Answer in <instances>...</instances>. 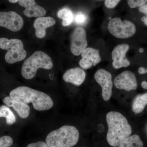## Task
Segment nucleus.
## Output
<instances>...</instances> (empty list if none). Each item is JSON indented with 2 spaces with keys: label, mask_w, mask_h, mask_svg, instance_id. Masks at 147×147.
<instances>
[{
  "label": "nucleus",
  "mask_w": 147,
  "mask_h": 147,
  "mask_svg": "<svg viewBox=\"0 0 147 147\" xmlns=\"http://www.w3.org/2000/svg\"><path fill=\"white\" fill-rule=\"evenodd\" d=\"M138 72L141 74H145L147 73V69H146L143 67H139L138 69Z\"/></svg>",
  "instance_id": "nucleus-27"
},
{
  "label": "nucleus",
  "mask_w": 147,
  "mask_h": 147,
  "mask_svg": "<svg viewBox=\"0 0 147 147\" xmlns=\"http://www.w3.org/2000/svg\"><path fill=\"white\" fill-rule=\"evenodd\" d=\"M121 0H105V5L109 8H113L117 5Z\"/></svg>",
  "instance_id": "nucleus-24"
},
{
  "label": "nucleus",
  "mask_w": 147,
  "mask_h": 147,
  "mask_svg": "<svg viewBox=\"0 0 147 147\" xmlns=\"http://www.w3.org/2000/svg\"><path fill=\"white\" fill-rule=\"evenodd\" d=\"M18 3L25 7L24 13L28 17H43L46 14L45 9L38 5L35 0H19Z\"/></svg>",
  "instance_id": "nucleus-13"
},
{
  "label": "nucleus",
  "mask_w": 147,
  "mask_h": 147,
  "mask_svg": "<svg viewBox=\"0 0 147 147\" xmlns=\"http://www.w3.org/2000/svg\"><path fill=\"white\" fill-rule=\"evenodd\" d=\"M27 147H49L45 142H37L36 143H32L27 146Z\"/></svg>",
  "instance_id": "nucleus-25"
},
{
  "label": "nucleus",
  "mask_w": 147,
  "mask_h": 147,
  "mask_svg": "<svg viewBox=\"0 0 147 147\" xmlns=\"http://www.w3.org/2000/svg\"><path fill=\"white\" fill-rule=\"evenodd\" d=\"M53 67V61L49 55L42 51H36L24 62L21 74L25 79L29 80L34 77L38 69H50Z\"/></svg>",
  "instance_id": "nucleus-4"
},
{
  "label": "nucleus",
  "mask_w": 147,
  "mask_h": 147,
  "mask_svg": "<svg viewBox=\"0 0 147 147\" xmlns=\"http://www.w3.org/2000/svg\"><path fill=\"white\" fill-rule=\"evenodd\" d=\"M3 102L8 107H12L21 118L26 119L29 116L30 108L26 103L14 100L10 96L5 98Z\"/></svg>",
  "instance_id": "nucleus-16"
},
{
  "label": "nucleus",
  "mask_w": 147,
  "mask_h": 147,
  "mask_svg": "<svg viewBox=\"0 0 147 147\" xmlns=\"http://www.w3.org/2000/svg\"><path fill=\"white\" fill-rule=\"evenodd\" d=\"M82 57L79 64L84 69H88L92 66H96L101 61L98 50L92 47L86 48L82 53Z\"/></svg>",
  "instance_id": "nucleus-12"
},
{
  "label": "nucleus",
  "mask_w": 147,
  "mask_h": 147,
  "mask_svg": "<svg viewBox=\"0 0 147 147\" xmlns=\"http://www.w3.org/2000/svg\"><path fill=\"white\" fill-rule=\"evenodd\" d=\"M141 86H142L143 88L145 89H147V82H145V81L142 82V84H141Z\"/></svg>",
  "instance_id": "nucleus-29"
},
{
  "label": "nucleus",
  "mask_w": 147,
  "mask_h": 147,
  "mask_svg": "<svg viewBox=\"0 0 147 147\" xmlns=\"http://www.w3.org/2000/svg\"><path fill=\"white\" fill-rule=\"evenodd\" d=\"M144 143L137 134L129 136L122 142L119 147H144Z\"/></svg>",
  "instance_id": "nucleus-18"
},
{
  "label": "nucleus",
  "mask_w": 147,
  "mask_h": 147,
  "mask_svg": "<svg viewBox=\"0 0 147 147\" xmlns=\"http://www.w3.org/2000/svg\"><path fill=\"white\" fill-rule=\"evenodd\" d=\"M88 17L85 13L82 12L76 13L74 17V21L76 24L79 25H84L87 23Z\"/></svg>",
  "instance_id": "nucleus-21"
},
{
  "label": "nucleus",
  "mask_w": 147,
  "mask_h": 147,
  "mask_svg": "<svg viewBox=\"0 0 147 147\" xmlns=\"http://www.w3.org/2000/svg\"><path fill=\"white\" fill-rule=\"evenodd\" d=\"M106 122L108 126L106 139L108 144L118 147L124 140L131 135L132 129L125 117L116 111L107 113Z\"/></svg>",
  "instance_id": "nucleus-1"
},
{
  "label": "nucleus",
  "mask_w": 147,
  "mask_h": 147,
  "mask_svg": "<svg viewBox=\"0 0 147 147\" xmlns=\"http://www.w3.org/2000/svg\"><path fill=\"white\" fill-rule=\"evenodd\" d=\"M86 77V73L84 70L80 67H76L66 71L63 76V79L67 83L79 86L84 83Z\"/></svg>",
  "instance_id": "nucleus-15"
},
{
  "label": "nucleus",
  "mask_w": 147,
  "mask_h": 147,
  "mask_svg": "<svg viewBox=\"0 0 147 147\" xmlns=\"http://www.w3.org/2000/svg\"><path fill=\"white\" fill-rule=\"evenodd\" d=\"M9 96L24 103H32L35 110L44 111L53 108L54 103L48 95L42 92L26 86H20L11 91Z\"/></svg>",
  "instance_id": "nucleus-2"
},
{
  "label": "nucleus",
  "mask_w": 147,
  "mask_h": 147,
  "mask_svg": "<svg viewBox=\"0 0 147 147\" xmlns=\"http://www.w3.org/2000/svg\"><path fill=\"white\" fill-rule=\"evenodd\" d=\"M114 84L117 88L126 91L136 90L138 85L135 74L128 70L123 71L117 76L114 80Z\"/></svg>",
  "instance_id": "nucleus-10"
},
{
  "label": "nucleus",
  "mask_w": 147,
  "mask_h": 147,
  "mask_svg": "<svg viewBox=\"0 0 147 147\" xmlns=\"http://www.w3.org/2000/svg\"><path fill=\"white\" fill-rule=\"evenodd\" d=\"M144 51V49L143 48H141L139 49V52H140V53H143Z\"/></svg>",
  "instance_id": "nucleus-31"
},
{
  "label": "nucleus",
  "mask_w": 147,
  "mask_h": 147,
  "mask_svg": "<svg viewBox=\"0 0 147 147\" xmlns=\"http://www.w3.org/2000/svg\"><path fill=\"white\" fill-rule=\"evenodd\" d=\"M141 20L144 22L146 26H147V16H143L141 18Z\"/></svg>",
  "instance_id": "nucleus-28"
},
{
  "label": "nucleus",
  "mask_w": 147,
  "mask_h": 147,
  "mask_svg": "<svg viewBox=\"0 0 147 147\" xmlns=\"http://www.w3.org/2000/svg\"><path fill=\"white\" fill-rule=\"evenodd\" d=\"M128 5L130 8H136L147 3V0H127Z\"/></svg>",
  "instance_id": "nucleus-23"
},
{
  "label": "nucleus",
  "mask_w": 147,
  "mask_h": 147,
  "mask_svg": "<svg viewBox=\"0 0 147 147\" xmlns=\"http://www.w3.org/2000/svg\"><path fill=\"white\" fill-rule=\"evenodd\" d=\"M58 17L63 20L62 25L67 26L71 24L73 21L74 16L72 11L69 9H62L58 11Z\"/></svg>",
  "instance_id": "nucleus-19"
},
{
  "label": "nucleus",
  "mask_w": 147,
  "mask_h": 147,
  "mask_svg": "<svg viewBox=\"0 0 147 147\" xmlns=\"http://www.w3.org/2000/svg\"><path fill=\"white\" fill-rule=\"evenodd\" d=\"M13 143V139L9 136H4L0 137V147H9Z\"/></svg>",
  "instance_id": "nucleus-22"
},
{
  "label": "nucleus",
  "mask_w": 147,
  "mask_h": 147,
  "mask_svg": "<svg viewBox=\"0 0 147 147\" xmlns=\"http://www.w3.org/2000/svg\"><path fill=\"white\" fill-rule=\"evenodd\" d=\"M79 131L75 127L65 125L50 132L46 138L49 147H72L79 141Z\"/></svg>",
  "instance_id": "nucleus-3"
},
{
  "label": "nucleus",
  "mask_w": 147,
  "mask_h": 147,
  "mask_svg": "<svg viewBox=\"0 0 147 147\" xmlns=\"http://www.w3.org/2000/svg\"><path fill=\"white\" fill-rule=\"evenodd\" d=\"M129 49L127 44H122L116 46L112 53L113 66L114 68L118 69L126 67L130 65V61L126 57V53Z\"/></svg>",
  "instance_id": "nucleus-11"
},
{
  "label": "nucleus",
  "mask_w": 147,
  "mask_h": 147,
  "mask_svg": "<svg viewBox=\"0 0 147 147\" xmlns=\"http://www.w3.org/2000/svg\"><path fill=\"white\" fill-rule=\"evenodd\" d=\"M24 26L21 16L13 11L0 12V26L4 27L11 31H19Z\"/></svg>",
  "instance_id": "nucleus-8"
},
{
  "label": "nucleus",
  "mask_w": 147,
  "mask_h": 147,
  "mask_svg": "<svg viewBox=\"0 0 147 147\" xmlns=\"http://www.w3.org/2000/svg\"><path fill=\"white\" fill-rule=\"evenodd\" d=\"M147 105V92L139 94L134 98L132 103V112L134 114L142 113Z\"/></svg>",
  "instance_id": "nucleus-17"
},
{
  "label": "nucleus",
  "mask_w": 147,
  "mask_h": 147,
  "mask_svg": "<svg viewBox=\"0 0 147 147\" xmlns=\"http://www.w3.org/2000/svg\"><path fill=\"white\" fill-rule=\"evenodd\" d=\"M55 24V18L50 16L37 18L33 25L35 30L36 36L38 38H43L46 36V29L53 26Z\"/></svg>",
  "instance_id": "nucleus-14"
},
{
  "label": "nucleus",
  "mask_w": 147,
  "mask_h": 147,
  "mask_svg": "<svg viewBox=\"0 0 147 147\" xmlns=\"http://www.w3.org/2000/svg\"><path fill=\"white\" fill-rule=\"evenodd\" d=\"M88 42L85 29L78 27L74 29L71 36V53L75 56L81 55L86 48Z\"/></svg>",
  "instance_id": "nucleus-9"
},
{
  "label": "nucleus",
  "mask_w": 147,
  "mask_h": 147,
  "mask_svg": "<svg viewBox=\"0 0 147 147\" xmlns=\"http://www.w3.org/2000/svg\"><path fill=\"white\" fill-rule=\"evenodd\" d=\"M94 78L102 88V96L103 100L108 101L112 95L113 82L112 76L109 71L100 69L94 74Z\"/></svg>",
  "instance_id": "nucleus-7"
},
{
  "label": "nucleus",
  "mask_w": 147,
  "mask_h": 147,
  "mask_svg": "<svg viewBox=\"0 0 147 147\" xmlns=\"http://www.w3.org/2000/svg\"><path fill=\"white\" fill-rule=\"evenodd\" d=\"M139 10L141 13L147 15V3L139 7Z\"/></svg>",
  "instance_id": "nucleus-26"
},
{
  "label": "nucleus",
  "mask_w": 147,
  "mask_h": 147,
  "mask_svg": "<svg viewBox=\"0 0 147 147\" xmlns=\"http://www.w3.org/2000/svg\"><path fill=\"white\" fill-rule=\"evenodd\" d=\"M4 117L6 119V123L11 125L16 122V117L13 112L8 107L5 105L0 106V118Z\"/></svg>",
  "instance_id": "nucleus-20"
},
{
  "label": "nucleus",
  "mask_w": 147,
  "mask_h": 147,
  "mask_svg": "<svg viewBox=\"0 0 147 147\" xmlns=\"http://www.w3.org/2000/svg\"><path fill=\"white\" fill-rule=\"evenodd\" d=\"M0 48L7 50L5 60L9 64L23 60L26 57L27 53L24 49V44L19 39L0 38Z\"/></svg>",
  "instance_id": "nucleus-5"
},
{
  "label": "nucleus",
  "mask_w": 147,
  "mask_h": 147,
  "mask_svg": "<svg viewBox=\"0 0 147 147\" xmlns=\"http://www.w3.org/2000/svg\"><path fill=\"white\" fill-rule=\"evenodd\" d=\"M109 32L114 36L119 38H127L133 36L136 31L135 25L133 23L121 18H112L108 25Z\"/></svg>",
  "instance_id": "nucleus-6"
},
{
  "label": "nucleus",
  "mask_w": 147,
  "mask_h": 147,
  "mask_svg": "<svg viewBox=\"0 0 147 147\" xmlns=\"http://www.w3.org/2000/svg\"><path fill=\"white\" fill-rule=\"evenodd\" d=\"M19 0H9V2L12 3H17L18 1Z\"/></svg>",
  "instance_id": "nucleus-30"
}]
</instances>
